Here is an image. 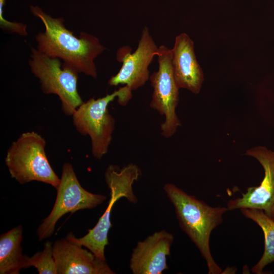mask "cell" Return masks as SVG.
Wrapping results in <instances>:
<instances>
[{"label":"cell","mask_w":274,"mask_h":274,"mask_svg":"<svg viewBox=\"0 0 274 274\" xmlns=\"http://www.w3.org/2000/svg\"><path fill=\"white\" fill-rule=\"evenodd\" d=\"M245 155L256 159L264 172V177L258 186L249 187L242 197L228 201V211L253 209L262 211L274 221V151L265 147L257 146L248 150Z\"/></svg>","instance_id":"10"},{"label":"cell","mask_w":274,"mask_h":274,"mask_svg":"<svg viewBox=\"0 0 274 274\" xmlns=\"http://www.w3.org/2000/svg\"><path fill=\"white\" fill-rule=\"evenodd\" d=\"M31 71L37 78L43 93L57 95L66 115H72L83 102L77 89L78 74L73 68L61 64L60 59L49 57L31 48L28 61Z\"/></svg>","instance_id":"6"},{"label":"cell","mask_w":274,"mask_h":274,"mask_svg":"<svg viewBox=\"0 0 274 274\" xmlns=\"http://www.w3.org/2000/svg\"><path fill=\"white\" fill-rule=\"evenodd\" d=\"M23 228L18 225L0 236V273L19 274L24 268L25 255L21 243Z\"/></svg>","instance_id":"14"},{"label":"cell","mask_w":274,"mask_h":274,"mask_svg":"<svg viewBox=\"0 0 274 274\" xmlns=\"http://www.w3.org/2000/svg\"><path fill=\"white\" fill-rule=\"evenodd\" d=\"M30 9L45 26V31L36 36L37 49L49 57L62 60L63 64L78 73L96 79L94 59L106 49L98 39L85 32L77 38L65 27L62 18H53L37 6H31Z\"/></svg>","instance_id":"1"},{"label":"cell","mask_w":274,"mask_h":274,"mask_svg":"<svg viewBox=\"0 0 274 274\" xmlns=\"http://www.w3.org/2000/svg\"><path fill=\"white\" fill-rule=\"evenodd\" d=\"M173 235L163 230L154 232L133 249L129 267L133 274H161L168 269L166 257L170 255Z\"/></svg>","instance_id":"12"},{"label":"cell","mask_w":274,"mask_h":274,"mask_svg":"<svg viewBox=\"0 0 274 274\" xmlns=\"http://www.w3.org/2000/svg\"><path fill=\"white\" fill-rule=\"evenodd\" d=\"M240 210L244 216L255 222L263 231L264 237L263 253L251 269L254 273H263L264 267L274 262V221L260 210L247 208Z\"/></svg>","instance_id":"15"},{"label":"cell","mask_w":274,"mask_h":274,"mask_svg":"<svg viewBox=\"0 0 274 274\" xmlns=\"http://www.w3.org/2000/svg\"><path fill=\"white\" fill-rule=\"evenodd\" d=\"M57 195L49 215L39 226L37 234L40 241L51 236L57 222L67 213L91 209L101 204L106 196L91 193L84 189L79 182L72 165L64 163L62 166Z\"/></svg>","instance_id":"7"},{"label":"cell","mask_w":274,"mask_h":274,"mask_svg":"<svg viewBox=\"0 0 274 274\" xmlns=\"http://www.w3.org/2000/svg\"><path fill=\"white\" fill-rule=\"evenodd\" d=\"M157 56L158 70L149 79L153 88L150 107L164 116V121L160 125L161 133L164 138H169L181 125L176 112L179 101L180 88L173 73L171 49L161 45L158 47Z\"/></svg>","instance_id":"8"},{"label":"cell","mask_w":274,"mask_h":274,"mask_svg":"<svg viewBox=\"0 0 274 274\" xmlns=\"http://www.w3.org/2000/svg\"><path fill=\"white\" fill-rule=\"evenodd\" d=\"M171 55L173 73L179 88L199 93L204 80L203 73L195 56L194 43L187 33L183 32L176 37Z\"/></svg>","instance_id":"13"},{"label":"cell","mask_w":274,"mask_h":274,"mask_svg":"<svg viewBox=\"0 0 274 274\" xmlns=\"http://www.w3.org/2000/svg\"><path fill=\"white\" fill-rule=\"evenodd\" d=\"M46 141L35 131L22 133L8 149L5 163L12 178L21 184L39 181L57 188L60 178L45 153Z\"/></svg>","instance_id":"4"},{"label":"cell","mask_w":274,"mask_h":274,"mask_svg":"<svg viewBox=\"0 0 274 274\" xmlns=\"http://www.w3.org/2000/svg\"><path fill=\"white\" fill-rule=\"evenodd\" d=\"M31 266L36 267L40 274H57L51 242H45L43 250L37 252L32 256L26 255L24 268Z\"/></svg>","instance_id":"16"},{"label":"cell","mask_w":274,"mask_h":274,"mask_svg":"<svg viewBox=\"0 0 274 274\" xmlns=\"http://www.w3.org/2000/svg\"><path fill=\"white\" fill-rule=\"evenodd\" d=\"M163 189L175 208L180 227L206 260L208 273H222L212 257L210 238L212 231L222 222L223 214L228 211L227 207H211L172 183L166 184Z\"/></svg>","instance_id":"2"},{"label":"cell","mask_w":274,"mask_h":274,"mask_svg":"<svg viewBox=\"0 0 274 274\" xmlns=\"http://www.w3.org/2000/svg\"><path fill=\"white\" fill-rule=\"evenodd\" d=\"M67 237L53 245L57 274H114L106 260Z\"/></svg>","instance_id":"11"},{"label":"cell","mask_w":274,"mask_h":274,"mask_svg":"<svg viewBox=\"0 0 274 274\" xmlns=\"http://www.w3.org/2000/svg\"><path fill=\"white\" fill-rule=\"evenodd\" d=\"M141 175V170L136 164L130 163L120 168L117 165H110L105 173V181L110 191L109 204L96 225L88 229V233L74 240L92 252L97 257L106 259L105 249L109 244L108 233L112 224L110 220L111 210L115 203L124 197L129 202L136 203L132 185Z\"/></svg>","instance_id":"5"},{"label":"cell","mask_w":274,"mask_h":274,"mask_svg":"<svg viewBox=\"0 0 274 274\" xmlns=\"http://www.w3.org/2000/svg\"><path fill=\"white\" fill-rule=\"evenodd\" d=\"M132 96V90L125 85L104 97L83 102L72 115L76 130L89 136L95 158L100 159L107 153L112 140L115 120L110 113L109 105L117 97L120 105L126 106Z\"/></svg>","instance_id":"3"},{"label":"cell","mask_w":274,"mask_h":274,"mask_svg":"<svg viewBox=\"0 0 274 274\" xmlns=\"http://www.w3.org/2000/svg\"><path fill=\"white\" fill-rule=\"evenodd\" d=\"M158 50L148 27H144L138 48L132 54L129 46L117 50L116 59L122 65L118 73L110 78L108 84L114 86L124 84L132 91L143 86L150 79L148 67Z\"/></svg>","instance_id":"9"},{"label":"cell","mask_w":274,"mask_h":274,"mask_svg":"<svg viewBox=\"0 0 274 274\" xmlns=\"http://www.w3.org/2000/svg\"><path fill=\"white\" fill-rule=\"evenodd\" d=\"M5 0H0V26L2 30L10 33H16L22 36L28 34L27 26L21 22H11L6 19L3 16V6Z\"/></svg>","instance_id":"17"}]
</instances>
